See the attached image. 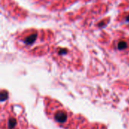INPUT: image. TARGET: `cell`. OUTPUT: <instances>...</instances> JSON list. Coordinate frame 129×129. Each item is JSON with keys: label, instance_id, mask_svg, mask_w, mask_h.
Segmentation results:
<instances>
[{"label": "cell", "instance_id": "6da1fadb", "mask_svg": "<svg viewBox=\"0 0 129 129\" xmlns=\"http://www.w3.org/2000/svg\"><path fill=\"white\" fill-rule=\"evenodd\" d=\"M54 119L57 122L64 124L67 120V114L65 111H60V113H57L54 116Z\"/></svg>", "mask_w": 129, "mask_h": 129}, {"label": "cell", "instance_id": "7a4b0ae2", "mask_svg": "<svg viewBox=\"0 0 129 129\" xmlns=\"http://www.w3.org/2000/svg\"><path fill=\"white\" fill-rule=\"evenodd\" d=\"M36 38H37V34L36 33H33L32 35H30L29 36H28L25 39V44L26 45H32L35 42Z\"/></svg>", "mask_w": 129, "mask_h": 129}, {"label": "cell", "instance_id": "3957f363", "mask_svg": "<svg viewBox=\"0 0 129 129\" xmlns=\"http://www.w3.org/2000/svg\"><path fill=\"white\" fill-rule=\"evenodd\" d=\"M128 45L127 43L125 42V41H122V42H119V44H118V48L119 50H123V49H125L127 48Z\"/></svg>", "mask_w": 129, "mask_h": 129}, {"label": "cell", "instance_id": "277c9868", "mask_svg": "<svg viewBox=\"0 0 129 129\" xmlns=\"http://www.w3.org/2000/svg\"><path fill=\"white\" fill-rule=\"evenodd\" d=\"M67 52V51L66 50V49H62V50H60L59 51H58V54H66Z\"/></svg>", "mask_w": 129, "mask_h": 129}, {"label": "cell", "instance_id": "5b68a950", "mask_svg": "<svg viewBox=\"0 0 129 129\" xmlns=\"http://www.w3.org/2000/svg\"><path fill=\"white\" fill-rule=\"evenodd\" d=\"M126 20H127V21H128L129 22V15L127 17H126Z\"/></svg>", "mask_w": 129, "mask_h": 129}]
</instances>
